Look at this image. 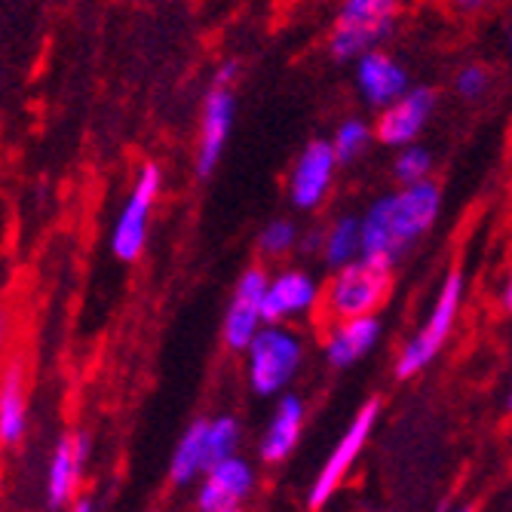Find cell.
Segmentation results:
<instances>
[{
	"instance_id": "obj_1",
	"label": "cell",
	"mask_w": 512,
	"mask_h": 512,
	"mask_svg": "<svg viewBox=\"0 0 512 512\" xmlns=\"http://www.w3.org/2000/svg\"><path fill=\"white\" fill-rule=\"evenodd\" d=\"M442 194L433 181L408 184L399 194L381 197L362 215V258L396 264L436 224Z\"/></svg>"
},
{
	"instance_id": "obj_2",
	"label": "cell",
	"mask_w": 512,
	"mask_h": 512,
	"mask_svg": "<svg viewBox=\"0 0 512 512\" xmlns=\"http://www.w3.org/2000/svg\"><path fill=\"white\" fill-rule=\"evenodd\" d=\"M304 344L283 325H264L246 350V375L258 396L283 393L301 368Z\"/></svg>"
},
{
	"instance_id": "obj_3",
	"label": "cell",
	"mask_w": 512,
	"mask_h": 512,
	"mask_svg": "<svg viewBox=\"0 0 512 512\" xmlns=\"http://www.w3.org/2000/svg\"><path fill=\"white\" fill-rule=\"evenodd\" d=\"M390 270L393 264L381 258H359L341 267L325 289V313L341 322L371 316L390 289Z\"/></svg>"
},
{
	"instance_id": "obj_4",
	"label": "cell",
	"mask_w": 512,
	"mask_h": 512,
	"mask_svg": "<svg viewBox=\"0 0 512 512\" xmlns=\"http://www.w3.org/2000/svg\"><path fill=\"white\" fill-rule=\"evenodd\" d=\"M460 301H463V273L451 270L445 276V283L436 295V304L424 322V329L417 332L399 353L396 359V375L399 378H414L439 356V350L445 347L451 329H454V319L460 313Z\"/></svg>"
},
{
	"instance_id": "obj_5",
	"label": "cell",
	"mask_w": 512,
	"mask_h": 512,
	"mask_svg": "<svg viewBox=\"0 0 512 512\" xmlns=\"http://www.w3.org/2000/svg\"><path fill=\"white\" fill-rule=\"evenodd\" d=\"M396 0H344L332 31L338 59H362L393 31Z\"/></svg>"
},
{
	"instance_id": "obj_6",
	"label": "cell",
	"mask_w": 512,
	"mask_h": 512,
	"mask_svg": "<svg viewBox=\"0 0 512 512\" xmlns=\"http://www.w3.org/2000/svg\"><path fill=\"white\" fill-rule=\"evenodd\" d=\"M378 414H381V402L378 399H368L356 417L353 424L347 427V433L338 439V445L332 448V454L325 457L322 470L316 473L313 485H310V497H307V506L310 509H322L325 503H329L335 497V491L341 488V482L347 479V473L353 470L356 457L362 454L365 442L371 439V430H375L378 424Z\"/></svg>"
},
{
	"instance_id": "obj_7",
	"label": "cell",
	"mask_w": 512,
	"mask_h": 512,
	"mask_svg": "<svg viewBox=\"0 0 512 512\" xmlns=\"http://www.w3.org/2000/svg\"><path fill=\"white\" fill-rule=\"evenodd\" d=\"M160 169L145 166L142 175L135 178V188L126 200V206L117 215L114 234H111V249L120 261H135L142 258L145 243H148V227H151V209L160 194Z\"/></svg>"
},
{
	"instance_id": "obj_8",
	"label": "cell",
	"mask_w": 512,
	"mask_h": 512,
	"mask_svg": "<svg viewBox=\"0 0 512 512\" xmlns=\"http://www.w3.org/2000/svg\"><path fill=\"white\" fill-rule=\"evenodd\" d=\"M267 283L264 270L252 267L240 276V283L234 289V298H230V307L224 313V344L230 350H249V344L258 338V332L264 329V295H267Z\"/></svg>"
},
{
	"instance_id": "obj_9",
	"label": "cell",
	"mask_w": 512,
	"mask_h": 512,
	"mask_svg": "<svg viewBox=\"0 0 512 512\" xmlns=\"http://www.w3.org/2000/svg\"><path fill=\"white\" fill-rule=\"evenodd\" d=\"M436 108V92L427 86H414L408 89L399 102H393L390 108H384L381 120H378V142L387 148H408L414 145V138L421 135L424 123L430 120Z\"/></svg>"
},
{
	"instance_id": "obj_10",
	"label": "cell",
	"mask_w": 512,
	"mask_h": 512,
	"mask_svg": "<svg viewBox=\"0 0 512 512\" xmlns=\"http://www.w3.org/2000/svg\"><path fill=\"white\" fill-rule=\"evenodd\" d=\"M255 488V470L252 463L243 460L240 454L221 460L212 467L197 491V509L200 512H227L237 509Z\"/></svg>"
},
{
	"instance_id": "obj_11",
	"label": "cell",
	"mask_w": 512,
	"mask_h": 512,
	"mask_svg": "<svg viewBox=\"0 0 512 512\" xmlns=\"http://www.w3.org/2000/svg\"><path fill=\"white\" fill-rule=\"evenodd\" d=\"M338 163L341 160H338L332 142H310L292 169V181H289L292 203L298 209H316L332 188Z\"/></svg>"
},
{
	"instance_id": "obj_12",
	"label": "cell",
	"mask_w": 512,
	"mask_h": 512,
	"mask_svg": "<svg viewBox=\"0 0 512 512\" xmlns=\"http://www.w3.org/2000/svg\"><path fill=\"white\" fill-rule=\"evenodd\" d=\"M234 92L230 86H212L206 96V108H203V126H200V148H197V172L206 178L209 172H215L224 145L230 138V126H234Z\"/></svg>"
},
{
	"instance_id": "obj_13",
	"label": "cell",
	"mask_w": 512,
	"mask_h": 512,
	"mask_svg": "<svg viewBox=\"0 0 512 512\" xmlns=\"http://www.w3.org/2000/svg\"><path fill=\"white\" fill-rule=\"evenodd\" d=\"M86 460H89V436L86 433L59 439V445L50 457V470H46V503L53 509H62L74 500Z\"/></svg>"
},
{
	"instance_id": "obj_14",
	"label": "cell",
	"mask_w": 512,
	"mask_h": 512,
	"mask_svg": "<svg viewBox=\"0 0 512 512\" xmlns=\"http://www.w3.org/2000/svg\"><path fill=\"white\" fill-rule=\"evenodd\" d=\"M319 301V286L316 279L301 273V270H286L273 276L267 283V295H264V322L267 325H279L283 319L292 316H304L307 310H313Z\"/></svg>"
},
{
	"instance_id": "obj_15",
	"label": "cell",
	"mask_w": 512,
	"mask_h": 512,
	"mask_svg": "<svg viewBox=\"0 0 512 512\" xmlns=\"http://www.w3.org/2000/svg\"><path fill=\"white\" fill-rule=\"evenodd\" d=\"M356 83H359V92L365 96V102L378 105V108H390L408 92L405 68L378 50H371L362 59H356Z\"/></svg>"
},
{
	"instance_id": "obj_16",
	"label": "cell",
	"mask_w": 512,
	"mask_h": 512,
	"mask_svg": "<svg viewBox=\"0 0 512 512\" xmlns=\"http://www.w3.org/2000/svg\"><path fill=\"white\" fill-rule=\"evenodd\" d=\"M304 417H307V408L298 396L286 393L283 399H279L270 424H267V433L261 439V460L270 463V467H276V463L289 460V454L298 448V439H301V430H304Z\"/></svg>"
},
{
	"instance_id": "obj_17",
	"label": "cell",
	"mask_w": 512,
	"mask_h": 512,
	"mask_svg": "<svg viewBox=\"0 0 512 512\" xmlns=\"http://www.w3.org/2000/svg\"><path fill=\"white\" fill-rule=\"evenodd\" d=\"M378 338H381V322L375 313L359 316V319H344L329 335L325 359H329L332 368H347V365L359 362L362 356H368L371 350H375Z\"/></svg>"
},
{
	"instance_id": "obj_18",
	"label": "cell",
	"mask_w": 512,
	"mask_h": 512,
	"mask_svg": "<svg viewBox=\"0 0 512 512\" xmlns=\"http://www.w3.org/2000/svg\"><path fill=\"white\" fill-rule=\"evenodd\" d=\"M25 427H28V405L22 387V368L10 365L4 384H0V439L10 448L25 436Z\"/></svg>"
},
{
	"instance_id": "obj_19",
	"label": "cell",
	"mask_w": 512,
	"mask_h": 512,
	"mask_svg": "<svg viewBox=\"0 0 512 512\" xmlns=\"http://www.w3.org/2000/svg\"><path fill=\"white\" fill-rule=\"evenodd\" d=\"M206 427L209 421H197L184 430L181 442L172 451V463H169V479L175 485H191L197 476H203L209 470L206 460Z\"/></svg>"
},
{
	"instance_id": "obj_20",
	"label": "cell",
	"mask_w": 512,
	"mask_h": 512,
	"mask_svg": "<svg viewBox=\"0 0 512 512\" xmlns=\"http://www.w3.org/2000/svg\"><path fill=\"white\" fill-rule=\"evenodd\" d=\"M322 258L329 267L341 270L362 258V218L344 215L322 234Z\"/></svg>"
},
{
	"instance_id": "obj_21",
	"label": "cell",
	"mask_w": 512,
	"mask_h": 512,
	"mask_svg": "<svg viewBox=\"0 0 512 512\" xmlns=\"http://www.w3.org/2000/svg\"><path fill=\"white\" fill-rule=\"evenodd\" d=\"M237 445H240V424L234 421V417L221 414V417H215V421H209V427H206V460H209V470L218 467L221 460L234 457Z\"/></svg>"
},
{
	"instance_id": "obj_22",
	"label": "cell",
	"mask_w": 512,
	"mask_h": 512,
	"mask_svg": "<svg viewBox=\"0 0 512 512\" xmlns=\"http://www.w3.org/2000/svg\"><path fill=\"white\" fill-rule=\"evenodd\" d=\"M430 169H433V157H430V151L421 148V145H408V148H402V154L396 157V178L405 184V188H408V184H421V181H427Z\"/></svg>"
},
{
	"instance_id": "obj_23",
	"label": "cell",
	"mask_w": 512,
	"mask_h": 512,
	"mask_svg": "<svg viewBox=\"0 0 512 512\" xmlns=\"http://www.w3.org/2000/svg\"><path fill=\"white\" fill-rule=\"evenodd\" d=\"M368 126L362 123V120H344L341 126H338V132H335V138H332V148H335V154H338V160L341 163H350V160H356L362 151H365V145H368Z\"/></svg>"
},
{
	"instance_id": "obj_24",
	"label": "cell",
	"mask_w": 512,
	"mask_h": 512,
	"mask_svg": "<svg viewBox=\"0 0 512 512\" xmlns=\"http://www.w3.org/2000/svg\"><path fill=\"white\" fill-rule=\"evenodd\" d=\"M295 243H298V230L292 221H283V218L270 221L258 237V246L264 255H286Z\"/></svg>"
},
{
	"instance_id": "obj_25",
	"label": "cell",
	"mask_w": 512,
	"mask_h": 512,
	"mask_svg": "<svg viewBox=\"0 0 512 512\" xmlns=\"http://www.w3.org/2000/svg\"><path fill=\"white\" fill-rule=\"evenodd\" d=\"M457 92L463 99H479L482 92L488 89V71L485 68H479V65H470V68H463L460 74H457Z\"/></svg>"
},
{
	"instance_id": "obj_26",
	"label": "cell",
	"mask_w": 512,
	"mask_h": 512,
	"mask_svg": "<svg viewBox=\"0 0 512 512\" xmlns=\"http://www.w3.org/2000/svg\"><path fill=\"white\" fill-rule=\"evenodd\" d=\"M234 77H237V62H224L221 71L215 74V83L218 86H230V83H234Z\"/></svg>"
},
{
	"instance_id": "obj_27",
	"label": "cell",
	"mask_w": 512,
	"mask_h": 512,
	"mask_svg": "<svg viewBox=\"0 0 512 512\" xmlns=\"http://www.w3.org/2000/svg\"><path fill=\"white\" fill-rule=\"evenodd\" d=\"M503 304L512 310V273H509V283H506V292H503Z\"/></svg>"
},
{
	"instance_id": "obj_28",
	"label": "cell",
	"mask_w": 512,
	"mask_h": 512,
	"mask_svg": "<svg viewBox=\"0 0 512 512\" xmlns=\"http://www.w3.org/2000/svg\"><path fill=\"white\" fill-rule=\"evenodd\" d=\"M457 7H467V10H473V7H479V4H485V0H454Z\"/></svg>"
},
{
	"instance_id": "obj_29",
	"label": "cell",
	"mask_w": 512,
	"mask_h": 512,
	"mask_svg": "<svg viewBox=\"0 0 512 512\" xmlns=\"http://www.w3.org/2000/svg\"><path fill=\"white\" fill-rule=\"evenodd\" d=\"M71 512H92V503H89V500H77Z\"/></svg>"
},
{
	"instance_id": "obj_30",
	"label": "cell",
	"mask_w": 512,
	"mask_h": 512,
	"mask_svg": "<svg viewBox=\"0 0 512 512\" xmlns=\"http://www.w3.org/2000/svg\"><path fill=\"white\" fill-rule=\"evenodd\" d=\"M227 512H243V509H240V506H237V509H227Z\"/></svg>"
},
{
	"instance_id": "obj_31",
	"label": "cell",
	"mask_w": 512,
	"mask_h": 512,
	"mask_svg": "<svg viewBox=\"0 0 512 512\" xmlns=\"http://www.w3.org/2000/svg\"><path fill=\"white\" fill-rule=\"evenodd\" d=\"M509 411H512V393H509Z\"/></svg>"
}]
</instances>
